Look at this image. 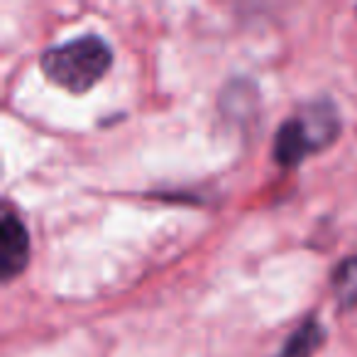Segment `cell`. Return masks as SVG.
Segmentation results:
<instances>
[{
  "label": "cell",
  "mask_w": 357,
  "mask_h": 357,
  "mask_svg": "<svg viewBox=\"0 0 357 357\" xmlns=\"http://www.w3.org/2000/svg\"><path fill=\"white\" fill-rule=\"evenodd\" d=\"M331 287L337 303L345 308H357V257H347L335 267Z\"/></svg>",
  "instance_id": "5"
},
{
  "label": "cell",
  "mask_w": 357,
  "mask_h": 357,
  "mask_svg": "<svg viewBox=\"0 0 357 357\" xmlns=\"http://www.w3.org/2000/svg\"><path fill=\"white\" fill-rule=\"evenodd\" d=\"M323 342V328L316 318L303 321L296 331L291 333V337L287 340V345L282 347L277 357H313L316 350Z\"/></svg>",
  "instance_id": "4"
},
{
  "label": "cell",
  "mask_w": 357,
  "mask_h": 357,
  "mask_svg": "<svg viewBox=\"0 0 357 357\" xmlns=\"http://www.w3.org/2000/svg\"><path fill=\"white\" fill-rule=\"evenodd\" d=\"M337 135V115L335 108L328 103H313L301 113L291 115L279 128L277 142H274V157L282 167H296L298 162L335 139Z\"/></svg>",
  "instance_id": "2"
},
{
  "label": "cell",
  "mask_w": 357,
  "mask_h": 357,
  "mask_svg": "<svg viewBox=\"0 0 357 357\" xmlns=\"http://www.w3.org/2000/svg\"><path fill=\"white\" fill-rule=\"evenodd\" d=\"M110 64L113 52L100 37H81L69 45L54 47L42 56V71L71 93H84L98 84Z\"/></svg>",
  "instance_id": "1"
},
{
  "label": "cell",
  "mask_w": 357,
  "mask_h": 357,
  "mask_svg": "<svg viewBox=\"0 0 357 357\" xmlns=\"http://www.w3.org/2000/svg\"><path fill=\"white\" fill-rule=\"evenodd\" d=\"M30 257V238L13 211L6 208L3 223H0V274L3 279H13L25 269Z\"/></svg>",
  "instance_id": "3"
}]
</instances>
